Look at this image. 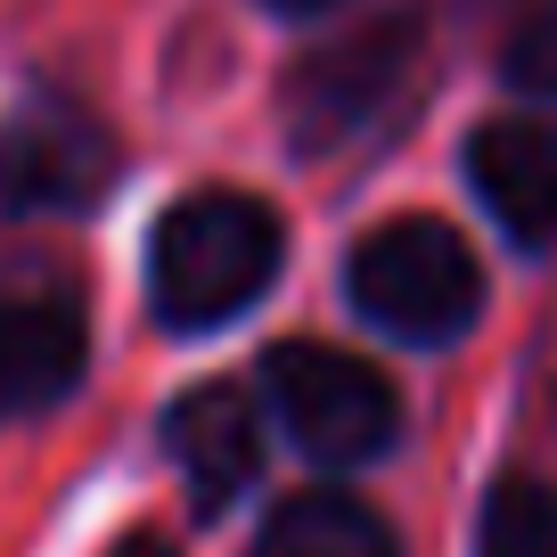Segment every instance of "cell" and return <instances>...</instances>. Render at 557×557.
Listing matches in <instances>:
<instances>
[{
	"instance_id": "obj_1",
	"label": "cell",
	"mask_w": 557,
	"mask_h": 557,
	"mask_svg": "<svg viewBox=\"0 0 557 557\" xmlns=\"http://www.w3.org/2000/svg\"><path fill=\"white\" fill-rule=\"evenodd\" d=\"M278 255H287V230L262 197L246 189H197L181 197L173 213L148 238V304H157L164 329L206 336L230 329L238 312H255L278 278Z\"/></svg>"
},
{
	"instance_id": "obj_2",
	"label": "cell",
	"mask_w": 557,
	"mask_h": 557,
	"mask_svg": "<svg viewBox=\"0 0 557 557\" xmlns=\"http://www.w3.org/2000/svg\"><path fill=\"white\" fill-rule=\"evenodd\" d=\"M345 296L377 336L435 352V345H459L475 329V312H484V262H475V246L451 222L394 213V222H377L345 255Z\"/></svg>"
},
{
	"instance_id": "obj_3",
	"label": "cell",
	"mask_w": 557,
	"mask_h": 557,
	"mask_svg": "<svg viewBox=\"0 0 557 557\" xmlns=\"http://www.w3.org/2000/svg\"><path fill=\"white\" fill-rule=\"evenodd\" d=\"M262 401L287 426V443L320 468H369L401 435L394 377H377L361 352H336V345H278L262 361Z\"/></svg>"
},
{
	"instance_id": "obj_4",
	"label": "cell",
	"mask_w": 557,
	"mask_h": 557,
	"mask_svg": "<svg viewBox=\"0 0 557 557\" xmlns=\"http://www.w3.org/2000/svg\"><path fill=\"white\" fill-rule=\"evenodd\" d=\"M115 181V139L83 107H9L0 115V222H41V213H83Z\"/></svg>"
},
{
	"instance_id": "obj_5",
	"label": "cell",
	"mask_w": 557,
	"mask_h": 557,
	"mask_svg": "<svg viewBox=\"0 0 557 557\" xmlns=\"http://www.w3.org/2000/svg\"><path fill=\"white\" fill-rule=\"evenodd\" d=\"M410 58H418V25L394 17V25H369V34L320 50L312 66H296V83H287L296 139H304V148H329V139L361 132V123L394 99V83L410 74Z\"/></svg>"
},
{
	"instance_id": "obj_6",
	"label": "cell",
	"mask_w": 557,
	"mask_h": 557,
	"mask_svg": "<svg viewBox=\"0 0 557 557\" xmlns=\"http://www.w3.org/2000/svg\"><path fill=\"white\" fill-rule=\"evenodd\" d=\"M468 189L508 246L549 255L557 246V115H492L468 139Z\"/></svg>"
},
{
	"instance_id": "obj_7",
	"label": "cell",
	"mask_w": 557,
	"mask_h": 557,
	"mask_svg": "<svg viewBox=\"0 0 557 557\" xmlns=\"http://www.w3.org/2000/svg\"><path fill=\"white\" fill-rule=\"evenodd\" d=\"M83 361H90V329L74 296H50V287L0 296V426L66 401Z\"/></svg>"
},
{
	"instance_id": "obj_8",
	"label": "cell",
	"mask_w": 557,
	"mask_h": 557,
	"mask_svg": "<svg viewBox=\"0 0 557 557\" xmlns=\"http://www.w3.org/2000/svg\"><path fill=\"white\" fill-rule=\"evenodd\" d=\"M164 443H173V468L189 484L197 517H222L262 468V418L238 385H197V394L173 401L164 418Z\"/></svg>"
},
{
	"instance_id": "obj_9",
	"label": "cell",
	"mask_w": 557,
	"mask_h": 557,
	"mask_svg": "<svg viewBox=\"0 0 557 557\" xmlns=\"http://www.w3.org/2000/svg\"><path fill=\"white\" fill-rule=\"evenodd\" d=\"M255 557H401V541L369 500H352L336 484H312V492H287L262 517Z\"/></svg>"
},
{
	"instance_id": "obj_10",
	"label": "cell",
	"mask_w": 557,
	"mask_h": 557,
	"mask_svg": "<svg viewBox=\"0 0 557 557\" xmlns=\"http://www.w3.org/2000/svg\"><path fill=\"white\" fill-rule=\"evenodd\" d=\"M475 557H557V492L549 484H492L484 517H475Z\"/></svg>"
},
{
	"instance_id": "obj_11",
	"label": "cell",
	"mask_w": 557,
	"mask_h": 557,
	"mask_svg": "<svg viewBox=\"0 0 557 557\" xmlns=\"http://www.w3.org/2000/svg\"><path fill=\"white\" fill-rule=\"evenodd\" d=\"M500 74L524 90V99H557V0H541L533 17H524L517 34H508Z\"/></svg>"
},
{
	"instance_id": "obj_12",
	"label": "cell",
	"mask_w": 557,
	"mask_h": 557,
	"mask_svg": "<svg viewBox=\"0 0 557 557\" xmlns=\"http://www.w3.org/2000/svg\"><path fill=\"white\" fill-rule=\"evenodd\" d=\"M271 17H320V9H336V0H262Z\"/></svg>"
}]
</instances>
